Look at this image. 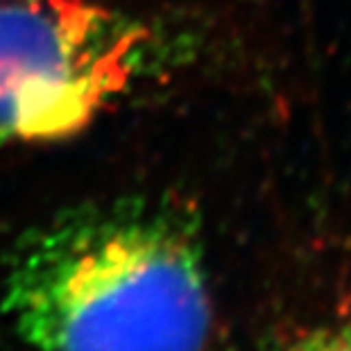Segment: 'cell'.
Returning a JSON list of instances; mask_svg holds the SVG:
<instances>
[{"label": "cell", "instance_id": "cell-1", "mask_svg": "<svg viewBox=\"0 0 351 351\" xmlns=\"http://www.w3.org/2000/svg\"><path fill=\"white\" fill-rule=\"evenodd\" d=\"M0 308L29 351H202L213 322L193 225L147 197L84 204L29 231Z\"/></svg>", "mask_w": 351, "mask_h": 351}, {"label": "cell", "instance_id": "cell-2", "mask_svg": "<svg viewBox=\"0 0 351 351\" xmlns=\"http://www.w3.org/2000/svg\"><path fill=\"white\" fill-rule=\"evenodd\" d=\"M150 27L100 0L0 3V147L77 136L152 66Z\"/></svg>", "mask_w": 351, "mask_h": 351}, {"label": "cell", "instance_id": "cell-3", "mask_svg": "<svg viewBox=\"0 0 351 351\" xmlns=\"http://www.w3.org/2000/svg\"><path fill=\"white\" fill-rule=\"evenodd\" d=\"M281 351H351V331L340 333H319L315 338L295 342Z\"/></svg>", "mask_w": 351, "mask_h": 351}]
</instances>
